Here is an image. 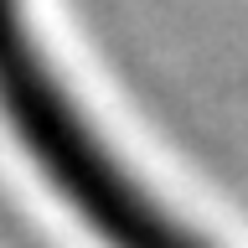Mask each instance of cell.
<instances>
[{"label": "cell", "instance_id": "6da1fadb", "mask_svg": "<svg viewBox=\"0 0 248 248\" xmlns=\"http://www.w3.org/2000/svg\"><path fill=\"white\" fill-rule=\"evenodd\" d=\"M0 108L52 191L108 248H212L166 212V202L129 170L98 119L78 104L52 52L31 36L21 0H0Z\"/></svg>", "mask_w": 248, "mask_h": 248}]
</instances>
